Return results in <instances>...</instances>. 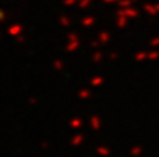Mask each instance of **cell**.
Segmentation results:
<instances>
[{
  "mask_svg": "<svg viewBox=\"0 0 159 157\" xmlns=\"http://www.w3.org/2000/svg\"><path fill=\"white\" fill-rule=\"evenodd\" d=\"M18 32H20V27H17V25H13V27L8 29V33H10V35H17Z\"/></svg>",
  "mask_w": 159,
  "mask_h": 157,
  "instance_id": "cell-1",
  "label": "cell"
}]
</instances>
